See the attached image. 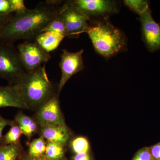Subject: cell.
Masks as SVG:
<instances>
[{
  "label": "cell",
  "mask_w": 160,
  "mask_h": 160,
  "mask_svg": "<svg viewBox=\"0 0 160 160\" xmlns=\"http://www.w3.org/2000/svg\"><path fill=\"white\" fill-rule=\"evenodd\" d=\"M24 152L21 142L0 146V160H19Z\"/></svg>",
  "instance_id": "16"
},
{
  "label": "cell",
  "mask_w": 160,
  "mask_h": 160,
  "mask_svg": "<svg viewBox=\"0 0 160 160\" xmlns=\"http://www.w3.org/2000/svg\"><path fill=\"white\" fill-rule=\"evenodd\" d=\"M83 52V49L76 52L63 49L59 63L62 77L57 87V94L58 96L69 79L74 75L82 71L85 68L82 57Z\"/></svg>",
  "instance_id": "7"
},
{
  "label": "cell",
  "mask_w": 160,
  "mask_h": 160,
  "mask_svg": "<svg viewBox=\"0 0 160 160\" xmlns=\"http://www.w3.org/2000/svg\"><path fill=\"white\" fill-rule=\"evenodd\" d=\"M65 38V35L58 32H45L38 35L35 39L43 49L49 53L57 49Z\"/></svg>",
  "instance_id": "14"
},
{
  "label": "cell",
  "mask_w": 160,
  "mask_h": 160,
  "mask_svg": "<svg viewBox=\"0 0 160 160\" xmlns=\"http://www.w3.org/2000/svg\"><path fill=\"white\" fill-rule=\"evenodd\" d=\"M12 16V13L6 14H0V31L9 22Z\"/></svg>",
  "instance_id": "29"
},
{
  "label": "cell",
  "mask_w": 160,
  "mask_h": 160,
  "mask_svg": "<svg viewBox=\"0 0 160 160\" xmlns=\"http://www.w3.org/2000/svg\"><path fill=\"white\" fill-rule=\"evenodd\" d=\"M149 149L152 159L155 160H160V141L149 147Z\"/></svg>",
  "instance_id": "26"
},
{
  "label": "cell",
  "mask_w": 160,
  "mask_h": 160,
  "mask_svg": "<svg viewBox=\"0 0 160 160\" xmlns=\"http://www.w3.org/2000/svg\"><path fill=\"white\" fill-rule=\"evenodd\" d=\"M45 64L31 72H26L13 85L29 109L36 111L43 104L57 94L54 85L49 79Z\"/></svg>",
  "instance_id": "2"
},
{
  "label": "cell",
  "mask_w": 160,
  "mask_h": 160,
  "mask_svg": "<svg viewBox=\"0 0 160 160\" xmlns=\"http://www.w3.org/2000/svg\"><path fill=\"white\" fill-rule=\"evenodd\" d=\"M8 107L29 110L14 86H0V108Z\"/></svg>",
  "instance_id": "12"
},
{
  "label": "cell",
  "mask_w": 160,
  "mask_h": 160,
  "mask_svg": "<svg viewBox=\"0 0 160 160\" xmlns=\"http://www.w3.org/2000/svg\"><path fill=\"white\" fill-rule=\"evenodd\" d=\"M67 147L59 143L46 141L45 155L52 160H67L66 155Z\"/></svg>",
  "instance_id": "15"
},
{
  "label": "cell",
  "mask_w": 160,
  "mask_h": 160,
  "mask_svg": "<svg viewBox=\"0 0 160 160\" xmlns=\"http://www.w3.org/2000/svg\"><path fill=\"white\" fill-rule=\"evenodd\" d=\"M12 13L10 0H0V14Z\"/></svg>",
  "instance_id": "24"
},
{
  "label": "cell",
  "mask_w": 160,
  "mask_h": 160,
  "mask_svg": "<svg viewBox=\"0 0 160 160\" xmlns=\"http://www.w3.org/2000/svg\"><path fill=\"white\" fill-rule=\"evenodd\" d=\"M69 148L74 154L90 152V144L87 138L77 137L72 139L69 142Z\"/></svg>",
  "instance_id": "19"
},
{
  "label": "cell",
  "mask_w": 160,
  "mask_h": 160,
  "mask_svg": "<svg viewBox=\"0 0 160 160\" xmlns=\"http://www.w3.org/2000/svg\"><path fill=\"white\" fill-rule=\"evenodd\" d=\"M142 39L146 48L150 52L160 49V25L157 22L152 14L149 8L139 15Z\"/></svg>",
  "instance_id": "9"
},
{
  "label": "cell",
  "mask_w": 160,
  "mask_h": 160,
  "mask_svg": "<svg viewBox=\"0 0 160 160\" xmlns=\"http://www.w3.org/2000/svg\"><path fill=\"white\" fill-rule=\"evenodd\" d=\"M15 123L14 120L6 119L0 115V143L2 137V132L4 128L7 126H12Z\"/></svg>",
  "instance_id": "25"
},
{
  "label": "cell",
  "mask_w": 160,
  "mask_h": 160,
  "mask_svg": "<svg viewBox=\"0 0 160 160\" xmlns=\"http://www.w3.org/2000/svg\"><path fill=\"white\" fill-rule=\"evenodd\" d=\"M85 32L89 36L95 50L103 57H112L126 48L125 34L110 22L109 18L89 24Z\"/></svg>",
  "instance_id": "3"
},
{
  "label": "cell",
  "mask_w": 160,
  "mask_h": 160,
  "mask_svg": "<svg viewBox=\"0 0 160 160\" xmlns=\"http://www.w3.org/2000/svg\"><path fill=\"white\" fill-rule=\"evenodd\" d=\"M32 117L40 127L46 125H65L59 96L55 94L35 111Z\"/></svg>",
  "instance_id": "8"
},
{
  "label": "cell",
  "mask_w": 160,
  "mask_h": 160,
  "mask_svg": "<svg viewBox=\"0 0 160 160\" xmlns=\"http://www.w3.org/2000/svg\"><path fill=\"white\" fill-rule=\"evenodd\" d=\"M12 13H22L28 10L23 0H10Z\"/></svg>",
  "instance_id": "22"
},
{
  "label": "cell",
  "mask_w": 160,
  "mask_h": 160,
  "mask_svg": "<svg viewBox=\"0 0 160 160\" xmlns=\"http://www.w3.org/2000/svg\"><path fill=\"white\" fill-rule=\"evenodd\" d=\"M57 1H46L22 13H14L0 31V41L12 43L36 37L59 13Z\"/></svg>",
  "instance_id": "1"
},
{
  "label": "cell",
  "mask_w": 160,
  "mask_h": 160,
  "mask_svg": "<svg viewBox=\"0 0 160 160\" xmlns=\"http://www.w3.org/2000/svg\"><path fill=\"white\" fill-rule=\"evenodd\" d=\"M19 160H52L48 158L46 156L39 157H34L29 155L27 152H24L22 156L20 157Z\"/></svg>",
  "instance_id": "28"
},
{
  "label": "cell",
  "mask_w": 160,
  "mask_h": 160,
  "mask_svg": "<svg viewBox=\"0 0 160 160\" xmlns=\"http://www.w3.org/2000/svg\"><path fill=\"white\" fill-rule=\"evenodd\" d=\"M61 10V9H60ZM45 32H58L64 35L66 37V29L65 24L61 14L60 11L56 17L51 20L48 25L42 29L41 33Z\"/></svg>",
  "instance_id": "20"
},
{
  "label": "cell",
  "mask_w": 160,
  "mask_h": 160,
  "mask_svg": "<svg viewBox=\"0 0 160 160\" xmlns=\"http://www.w3.org/2000/svg\"><path fill=\"white\" fill-rule=\"evenodd\" d=\"M152 160H154V159H152Z\"/></svg>",
  "instance_id": "30"
},
{
  "label": "cell",
  "mask_w": 160,
  "mask_h": 160,
  "mask_svg": "<svg viewBox=\"0 0 160 160\" xmlns=\"http://www.w3.org/2000/svg\"><path fill=\"white\" fill-rule=\"evenodd\" d=\"M12 43L0 41V78L13 86L26 72Z\"/></svg>",
  "instance_id": "4"
},
{
  "label": "cell",
  "mask_w": 160,
  "mask_h": 160,
  "mask_svg": "<svg viewBox=\"0 0 160 160\" xmlns=\"http://www.w3.org/2000/svg\"><path fill=\"white\" fill-rule=\"evenodd\" d=\"M66 2L81 14L93 22L109 18L118 13L117 4L111 0H72Z\"/></svg>",
  "instance_id": "5"
},
{
  "label": "cell",
  "mask_w": 160,
  "mask_h": 160,
  "mask_svg": "<svg viewBox=\"0 0 160 160\" xmlns=\"http://www.w3.org/2000/svg\"><path fill=\"white\" fill-rule=\"evenodd\" d=\"M123 3L131 11L139 16L150 8L149 2L145 0H124Z\"/></svg>",
  "instance_id": "21"
},
{
  "label": "cell",
  "mask_w": 160,
  "mask_h": 160,
  "mask_svg": "<svg viewBox=\"0 0 160 160\" xmlns=\"http://www.w3.org/2000/svg\"><path fill=\"white\" fill-rule=\"evenodd\" d=\"M60 14L66 27V37H78L86 32L89 27V19L75 10L66 2L61 6Z\"/></svg>",
  "instance_id": "10"
},
{
  "label": "cell",
  "mask_w": 160,
  "mask_h": 160,
  "mask_svg": "<svg viewBox=\"0 0 160 160\" xmlns=\"http://www.w3.org/2000/svg\"><path fill=\"white\" fill-rule=\"evenodd\" d=\"M23 134L19 126L15 123L6 134L3 135L0 146H6L21 142L20 139Z\"/></svg>",
  "instance_id": "17"
},
{
  "label": "cell",
  "mask_w": 160,
  "mask_h": 160,
  "mask_svg": "<svg viewBox=\"0 0 160 160\" xmlns=\"http://www.w3.org/2000/svg\"><path fill=\"white\" fill-rule=\"evenodd\" d=\"M38 133L46 141L59 143L67 146L72 136L71 130L66 124L44 125L40 127Z\"/></svg>",
  "instance_id": "11"
},
{
  "label": "cell",
  "mask_w": 160,
  "mask_h": 160,
  "mask_svg": "<svg viewBox=\"0 0 160 160\" xmlns=\"http://www.w3.org/2000/svg\"><path fill=\"white\" fill-rule=\"evenodd\" d=\"M71 160H93L90 152L74 154Z\"/></svg>",
  "instance_id": "27"
},
{
  "label": "cell",
  "mask_w": 160,
  "mask_h": 160,
  "mask_svg": "<svg viewBox=\"0 0 160 160\" xmlns=\"http://www.w3.org/2000/svg\"><path fill=\"white\" fill-rule=\"evenodd\" d=\"M149 147H145L137 152L132 160H152Z\"/></svg>",
  "instance_id": "23"
},
{
  "label": "cell",
  "mask_w": 160,
  "mask_h": 160,
  "mask_svg": "<svg viewBox=\"0 0 160 160\" xmlns=\"http://www.w3.org/2000/svg\"><path fill=\"white\" fill-rule=\"evenodd\" d=\"M15 123L19 126L24 135L29 141L39 132L40 126L32 117L27 115L22 110L18 111L15 115Z\"/></svg>",
  "instance_id": "13"
},
{
  "label": "cell",
  "mask_w": 160,
  "mask_h": 160,
  "mask_svg": "<svg viewBox=\"0 0 160 160\" xmlns=\"http://www.w3.org/2000/svg\"><path fill=\"white\" fill-rule=\"evenodd\" d=\"M28 148L27 153L34 157H39L45 155L46 151V141L43 137H40L32 141L28 144Z\"/></svg>",
  "instance_id": "18"
},
{
  "label": "cell",
  "mask_w": 160,
  "mask_h": 160,
  "mask_svg": "<svg viewBox=\"0 0 160 160\" xmlns=\"http://www.w3.org/2000/svg\"><path fill=\"white\" fill-rule=\"evenodd\" d=\"M21 62L25 71H33L48 62L51 58L49 52L43 49L36 41H26L18 46Z\"/></svg>",
  "instance_id": "6"
}]
</instances>
